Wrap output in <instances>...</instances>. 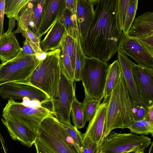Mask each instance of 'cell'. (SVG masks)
Returning a JSON list of instances; mask_svg holds the SVG:
<instances>
[{
    "label": "cell",
    "instance_id": "6da1fadb",
    "mask_svg": "<svg viewBox=\"0 0 153 153\" xmlns=\"http://www.w3.org/2000/svg\"><path fill=\"white\" fill-rule=\"evenodd\" d=\"M103 101L106 103L107 109L102 138L114 129L128 128L134 120L132 100L122 75Z\"/></svg>",
    "mask_w": 153,
    "mask_h": 153
},
{
    "label": "cell",
    "instance_id": "7a4b0ae2",
    "mask_svg": "<svg viewBox=\"0 0 153 153\" xmlns=\"http://www.w3.org/2000/svg\"><path fill=\"white\" fill-rule=\"evenodd\" d=\"M33 145L37 153H78L62 123L53 115L42 122Z\"/></svg>",
    "mask_w": 153,
    "mask_h": 153
},
{
    "label": "cell",
    "instance_id": "3957f363",
    "mask_svg": "<svg viewBox=\"0 0 153 153\" xmlns=\"http://www.w3.org/2000/svg\"><path fill=\"white\" fill-rule=\"evenodd\" d=\"M60 48L48 53L40 62L25 84L34 86L44 92L50 98L59 95L61 75L60 64Z\"/></svg>",
    "mask_w": 153,
    "mask_h": 153
},
{
    "label": "cell",
    "instance_id": "277c9868",
    "mask_svg": "<svg viewBox=\"0 0 153 153\" xmlns=\"http://www.w3.org/2000/svg\"><path fill=\"white\" fill-rule=\"evenodd\" d=\"M121 4V0H100L97 4L93 23L85 35L100 39L122 37L124 34L119 25Z\"/></svg>",
    "mask_w": 153,
    "mask_h": 153
},
{
    "label": "cell",
    "instance_id": "5b68a950",
    "mask_svg": "<svg viewBox=\"0 0 153 153\" xmlns=\"http://www.w3.org/2000/svg\"><path fill=\"white\" fill-rule=\"evenodd\" d=\"M54 113L41 106L32 107L13 99H8L3 109V118L18 123L37 134L41 124L47 117Z\"/></svg>",
    "mask_w": 153,
    "mask_h": 153
},
{
    "label": "cell",
    "instance_id": "8992f818",
    "mask_svg": "<svg viewBox=\"0 0 153 153\" xmlns=\"http://www.w3.org/2000/svg\"><path fill=\"white\" fill-rule=\"evenodd\" d=\"M110 66L100 59L86 56L81 73L85 97L97 99L103 98Z\"/></svg>",
    "mask_w": 153,
    "mask_h": 153
},
{
    "label": "cell",
    "instance_id": "52a82bcc",
    "mask_svg": "<svg viewBox=\"0 0 153 153\" xmlns=\"http://www.w3.org/2000/svg\"><path fill=\"white\" fill-rule=\"evenodd\" d=\"M151 143L150 138L143 135L112 131L102 138L99 153H143Z\"/></svg>",
    "mask_w": 153,
    "mask_h": 153
},
{
    "label": "cell",
    "instance_id": "ba28073f",
    "mask_svg": "<svg viewBox=\"0 0 153 153\" xmlns=\"http://www.w3.org/2000/svg\"><path fill=\"white\" fill-rule=\"evenodd\" d=\"M76 83L68 78L61 71L59 85V95L49 100L43 105L54 113L60 122L71 123L70 116L72 105L75 97Z\"/></svg>",
    "mask_w": 153,
    "mask_h": 153
},
{
    "label": "cell",
    "instance_id": "9c48e42d",
    "mask_svg": "<svg viewBox=\"0 0 153 153\" xmlns=\"http://www.w3.org/2000/svg\"><path fill=\"white\" fill-rule=\"evenodd\" d=\"M0 95L4 99L23 100L25 97L35 101L42 106L49 101L50 98L37 88L29 84L8 82L0 85Z\"/></svg>",
    "mask_w": 153,
    "mask_h": 153
},
{
    "label": "cell",
    "instance_id": "30bf717a",
    "mask_svg": "<svg viewBox=\"0 0 153 153\" xmlns=\"http://www.w3.org/2000/svg\"><path fill=\"white\" fill-rule=\"evenodd\" d=\"M67 8L65 0H44L35 34L40 41L42 36L48 33L57 21L60 20Z\"/></svg>",
    "mask_w": 153,
    "mask_h": 153
},
{
    "label": "cell",
    "instance_id": "8fae6325",
    "mask_svg": "<svg viewBox=\"0 0 153 153\" xmlns=\"http://www.w3.org/2000/svg\"><path fill=\"white\" fill-rule=\"evenodd\" d=\"M118 50L130 57L138 65L153 69V57L136 38L124 34Z\"/></svg>",
    "mask_w": 153,
    "mask_h": 153
},
{
    "label": "cell",
    "instance_id": "7c38bea8",
    "mask_svg": "<svg viewBox=\"0 0 153 153\" xmlns=\"http://www.w3.org/2000/svg\"><path fill=\"white\" fill-rule=\"evenodd\" d=\"M133 73L140 99L149 107L153 104V69L136 64Z\"/></svg>",
    "mask_w": 153,
    "mask_h": 153
},
{
    "label": "cell",
    "instance_id": "4fadbf2b",
    "mask_svg": "<svg viewBox=\"0 0 153 153\" xmlns=\"http://www.w3.org/2000/svg\"><path fill=\"white\" fill-rule=\"evenodd\" d=\"M117 52V59L131 99L133 102H139L140 97L133 73V68L136 64L120 50H118Z\"/></svg>",
    "mask_w": 153,
    "mask_h": 153
},
{
    "label": "cell",
    "instance_id": "5bb4252c",
    "mask_svg": "<svg viewBox=\"0 0 153 153\" xmlns=\"http://www.w3.org/2000/svg\"><path fill=\"white\" fill-rule=\"evenodd\" d=\"M107 109L106 103L103 101L99 106L93 117L89 122L85 132L82 134L83 137H89L99 146L103 137Z\"/></svg>",
    "mask_w": 153,
    "mask_h": 153
},
{
    "label": "cell",
    "instance_id": "9a60e30c",
    "mask_svg": "<svg viewBox=\"0 0 153 153\" xmlns=\"http://www.w3.org/2000/svg\"><path fill=\"white\" fill-rule=\"evenodd\" d=\"M76 15L79 39L87 33L94 20L95 10L93 4L88 0H76Z\"/></svg>",
    "mask_w": 153,
    "mask_h": 153
},
{
    "label": "cell",
    "instance_id": "2e32d148",
    "mask_svg": "<svg viewBox=\"0 0 153 153\" xmlns=\"http://www.w3.org/2000/svg\"><path fill=\"white\" fill-rule=\"evenodd\" d=\"M1 119L13 140L19 141L28 147L33 145L37 134L18 123L3 118Z\"/></svg>",
    "mask_w": 153,
    "mask_h": 153
},
{
    "label": "cell",
    "instance_id": "e0dca14e",
    "mask_svg": "<svg viewBox=\"0 0 153 153\" xmlns=\"http://www.w3.org/2000/svg\"><path fill=\"white\" fill-rule=\"evenodd\" d=\"M21 51L15 34L6 32L0 36V59L2 64L15 58Z\"/></svg>",
    "mask_w": 153,
    "mask_h": 153
},
{
    "label": "cell",
    "instance_id": "ac0fdd59",
    "mask_svg": "<svg viewBox=\"0 0 153 153\" xmlns=\"http://www.w3.org/2000/svg\"><path fill=\"white\" fill-rule=\"evenodd\" d=\"M153 31V12H146L134 19L127 34L132 37L148 36Z\"/></svg>",
    "mask_w": 153,
    "mask_h": 153
},
{
    "label": "cell",
    "instance_id": "d6986e66",
    "mask_svg": "<svg viewBox=\"0 0 153 153\" xmlns=\"http://www.w3.org/2000/svg\"><path fill=\"white\" fill-rule=\"evenodd\" d=\"M66 33L62 25L59 21H57L49 30L44 39L40 42L43 53L60 48L62 40Z\"/></svg>",
    "mask_w": 153,
    "mask_h": 153
},
{
    "label": "cell",
    "instance_id": "ffe728a7",
    "mask_svg": "<svg viewBox=\"0 0 153 153\" xmlns=\"http://www.w3.org/2000/svg\"><path fill=\"white\" fill-rule=\"evenodd\" d=\"M122 76L121 67L117 59L110 65L105 82L103 98L109 95Z\"/></svg>",
    "mask_w": 153,
    "mask_h": 153
},
{
    "label": "cell",
    "instance_id": "44dd1931",
    "mask_svg": "<svg viewBox=\"0 0 153 153\" xmlns=\"http://www.w3.org/2000/svg\"><path fill=\"white\" fill-rule=\"evenodd\" d=\"M59 22L63 26L68 34L76 41L79 39V33L76 14L67 8Z\"/></svg>",
    "mask_w": 153,
    "mask_h": 153
},
{
    "label": "cell",
    "instance_id": "7402d4cb",
    "mask_svg": "<svg viewBox=\"0 0 153 153\" xmlns=\"http://www.w3.org/2000/svg\"><path fill=\"white\" fill-rule=\"evenodd\" d=\"M71 116L74 126L78 129L84 127L86 122L82 102H79L75 97L73 102Z\"/></svg>",
    "mask_w": 153,
    "mask_h": 153
},
{
    "label": "cell",
    "instance_id": "603a6c76",
    "mask_svg": "<svg viewBox=\"0 0 153 153\" xmlns=\"http://www.w3.org/2000/svg\"><path fill=\"white\" fill-rule=\"evenodd\" d=\"M31 0H6L5 14L9 18H14L16 20L22 10Z\"/></svg>",
    "mask_w": 153,
    "mask_h": 153
},
{
    "label": "cell",
    "instance_id": "cb8c5ba5",
    "mask_svg": "<svg viewBox=\"0 0 153 153\" xmlns=\"http://www.w3.org/2000/svg\"><path fill=\"white\" fill-rule=\"evenodd\" d=\"M61 48L70 57L74 71L76 56V41L66 33L61 43Z\"/></svg>",
    "mask_w": 153,
    "mask_h": 153
},
{
    "label": "cell",
    "instance_id": "d4e9b609",
    "mask_svg": "<svg viewBox=\"0 0 153 153\" xmlns=\"http://www.w3.org/2000/svg\"><path fill=\"white\" fill-rule=\"evenodd\" d=\"M103 98L97 99L85 97L82 103L86 122H89L93 117Z\"/></svg>",
    "mask_w": 153,
    "mask_h": 153
},
{
    "label": "cell",
    "instance_id": "484cf974",
    "mask_svg": "<svg viewBox=\"0 0 153 153\" xmlns=\"http://www.w3.org/2000/svg\"><path fill=\"white\" fill-rule=\"evenodd\" d=\"M128 128L136 134L144 135L150 134L153 137V122L144 119L133 120Z\"/></svg>",
    "mask_w": 153,
    "mask_h": 153
},
{
    "label": "cell",
    "instance_id": "4316f807",
    "mask_svg": "<svg viewBox=\"0 0 153 153\" xmlns=\"http://www.w3.org/2000/svg\"><path fill=\"white\" fill-rule=\"evenodd\" d=\"M62 123L68 135L73 141L78 153H83L82 134L71 123Z\"/></svg>",
    "mask_w": 153,
    "mask_h": 153
},
{
    "label": "cell",
    "instance_id": "83f0119b",
    "mask_svg": "<svg viewBox=\"0 0 153 153\" xmlns=\"http://www.w3.org/2000/svg\"><path fill=\"white\" fill-rule=\"evenodd\" d=\"M60 64L61 71L69 79L74 81V71L69 56L60 47Z\"/></svg>",
    "mask_w": 153,
    "mask_h": 153
},
{
    "label": "cell",
    "instance_id": "f1b7e54d",
    "mask_svg": "<svg viewBox=\"0 0 153 153\" xmlns=\"http://www.w3.org/2000/svg\"><path fill=\"white\" fill-rule=\"evenodd\" d=\"M138 0H130L128 7L125 20L122 30L127 35L135 19L137 7Z\"/></svg>",
    "mask_w": 153,
    "mask_h": 153
},
{
    "label": "cell",
    "instance_id": "f546056e",
    "mask_svg": "<svg viewBox=\"0 0 153 153\" xmlns=\"http://www.w3.org/2000/svg\"><path fill=\"white\" fill-rule=\"evenodd\" d=\"M86 56L81 48L79 39L76 41V56L74 74V80L76 81H81V71L85 64Z\"/></svg>",
    "mask_w": 153,
    "mask_h": 153
},
{
    "label": "cell",
    "instance_id": "4dcf8cb0",
    "mask_svg": "<svg viewBox=\"0 0 153 153\" xmlns=\"http://www.w3.org/2000/svg\"><path fill=\"white\" fill-rule=\"evenodd\" d=\"M12 32L14 34L21 33L25 39L29 42L40 54L43 53L40 45V41L33 31L29 28H24L18 26L17 29Z\"/></svg>",
    "mask_w": 153,
    "mask_h": 153
},
{
    "label": "cell",
    "instance_id": "1f68e13d",
    "mask_svg": "<svg viewBox=\"0 0 153 153\" xmlns=\"http://www.w3.org/2000/svg\"><path fill=\"white\" fill-rule=\"evenodd\" d=\"M148 107L140 100L138 102L132 101V111L134 120H139L144 118Z\"/></svg>",
    "mask_w": 153,
    "mask_h": 153
},
{
    "label": "cell",
    "instance_id": "d6a6232c",
    "mask_svg": "<svg viewBox=\"0 0 153 153\" xmlns=\"http://www.w3.org/2000/svg\"><path fill=\"white\" fill-rule=\"evenodd\" d=\"M83 153H99V145L89 137H83Z\"/></svg>",
    "mask_w": 153,
    "mask_h": 153
},
{
    "label": "cell",
    "instance_id": "836d02e7",
    "mask_svg": "<svg viewBox=\"0 0 153 153\" xmlns=\"http://www.w3.org/2000/svg\"><path fill=\"white\" fill-rule=\"evenodd\" d=\"M136 38L153 57V36Z\"/></svg>",
    "mask_w": 153,
    "mask_h": 153
},
{
    "label": "cell",
    "instance_id": "e575fe53",
    "mask_svg": "<svg viewBox=\"0 0 153 153\" xmlns=\"http://www.w3.org/2000/svg\"><path fill=\"white\" fill-rule=\"evenodd\" d=\"M130 0H121V7L119 13V25L123 30L125 20L126 12Z\"/></svg>",
    "mask_w": 153,
    "mask_h": 153
},
{
    "label": "cell",
    "instance_id": "d590c367",
    "mask_svg": "<svg viewBox=\"0 0 153 153\" xmlns=\"http://www.w3.org/2000/svg\"><path fill=\"white\" fill-rule=\"evenodd\" d=\"M22 53L29 55H36L40 54L38 51L27 40L25 39L21 51Z\"/></svg>",
    "mask_w": 153,
    "mask_h": 153
},
{
    "label": "cell",
    "instance_id": "8d00e7d4",
    "mask_svg": "<svg viewBox=\"0 0 153 153\" xmlns=\"http://www.w3.org/2000/svg\"><path fill=\"white\" fill-rule=\"evenodd\" d=\"M6 0H0V36L3 32L4 18L5 14Z\"/></svg>",
    "mask_w": 153,
    "mask_h": 153
},
{
    "label": "cell",
    "instance_id": "74e56055",
    "mask_svg": "<svg viewBox=\"0 0 153 153\" xmlns=\"http://www.w3.org/2000/svg\"><path fill=\"white\" fill-rule=\"evenodd\" d=\"M67 8L76 14V0H65Z\"/></svg>",
    "mask_w": 153,
    "mask_h": 153
},
{
    "label": "cell",
    "instance_id": "f35d334b",
    "mask_svg": "<svg viewBox=\"0 0 153 153\" xmlns=\"http://www.w3.org/2000/svg\"><path fill=\"white\" fill-rule=\"evenodd\" d=\"M143 119L153 122V104L148 107V112Z\"/></svg>",
    "mask_w": 153,
    "mask_h": 153
},
{
    "label": "cell",
    "instance_id": "ab89813d",
    "mask_svg": "<svg viewBox=\"0 0 153 153\" xmlns=\"http://www.w3.org/2000/svg\"><path fill=\"white\" fill-rule=\"evenodd\" d=\"M9 25L7 30L6 32L9 33L12 32V31L14 28L16 23V19L14 18H11L9 19Z\"/></svg>",
    "mask_w": 153,
    "mask_h": 153
},
{
    "label": "cell",
    "instance_id": "60d3db41",
    "mask_svg": "<svg viewBox=\"0 0 153 153\" xmlns=\"http://www.w3.org/2000/svg\"><path fill=\"white\" fill-rule=\"evenodd\" d=\"M0 138H1V144H2V148L3 149V150L4 151V152L5 153H7V151L5 147L4 142V138H3V137L2 136L1 134H0Z\"/></svg>",
    "mask_w": 153,
    "mask_h": 153
},
{
    "label": "cell",
    "instance_id": "b9f144b4",
    "mask_svg": "<svg viewBox=\"0 0 153 153\" xmlns=\"http://www.w3.org/2000/svg\"><path fill=\"white\" fill-rule=\"evenodd\" d=\"M148 152L149 153H153V141L151 143Z\"/></svg>",
    "mask_w": 153,
    "mask_h": 153
},
{
    "label": "cell",
    "instance_id": "7bdbcfd3",
    "mask_svg": "<svg viewBox=\"0 0 153 153\" xmlns=\"http://www.w3.org/2000/svg\"><path fill=\"white\" fill-rule=\"evenodd\" d=\"M93 4H97V0H88Z\"/></svg>",
    "mask_w": 153,
    "mask_h": 153
},
{
    "label": "cell",
    "instance_id": "ee69618b",
    "mask_svg": "<svg viewBox=\"0 0 153 153\" xmlns=\"http://www.w3.org/2000/svg\"><path fill=\"white\" fill-rule=\"evenodd\" d=\"M153 36V31H152L150 34L148 36Z\"/></svg>",
    "mask_w": 153,
    "mask_h": 153
},
{
    "label": "cell",
    "instance_id": "f6af8a7d",
    "mask_svg": "<svg viewBox=\"0 0 153 153\" xmlns=\"http://www.w3.org/2000/svg\"><path fill=\"white\" fill-rule=\"evenodd\" d=\"M100 0H97V3H98V2H99Z\"/></svg>",
    "mask_w": 153,
    "mask_h": 153
}]
</instances>
